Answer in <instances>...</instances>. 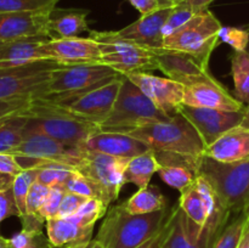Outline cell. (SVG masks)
I'll list each match as a JSON object with an SVG mask.
<instances>
[{"label":"cell","mask_w":249,"mask_h":248,"mask_svg":"<svg viewBox=\"0 0 249 248\" xmlns=\"http://www.w3.org/2000/svg\"><path fill=\"white\" fill-rule=\"evenodd\" d=\"M170 208L150 214H131L123 208L122 203L117 204L107 211L96 240L105 248L140 247L162 230Z\"/></svg>","instance_id":"obj_1"},{"label":"cell","mask_w":249,"mask_h":248,"mask_svg":"<svg viewBox=\"0 0 249 248\" xmlns=\"http://www.w3.org/2000/svg\"><path fill=\"white\" fill-rule=\"evenodd\" d=\"M192 169L209 182L221 206L231 215L246 211L249 204V158L223 163L203 155L195 158Z\"/></svg>","instance_id":"obj_2"},{"label":"cell","mask_w":249,"mask_h":248,"mask_svg":"<svg viewBox=\"0 0 249 248\" xmlns=\"http://www.w3.org/2000/svg\"><path fill=\"white\" fill-rule=\"evenodd\" d=\"M23 116L28 117L29 126L68 147L83 148L91 136L102 131L99 124L73 116L48 97L34 99Z\"/></svg>","instance_id":"obj_3"},{"label":"cell","mask_w":249,"mask_h":248,"mask_svg":"<svg viewBox=\"0 0 249 248\" xmlns=\"http://www.w3.org/2000/svg\"><path fill=\"white\" fill-rule=\"evenodd\" d=\"M125 134L142 141L155 152L174 153L186 158H198L204 155L206 145L196 129L181 114L142 128L131 129Z\"/></svg>","instance_id":"obj_4"},{"label":"cell","mask_w":249,"mask_h":248,"mask_svg":"<svg viewBox=\"0 0 249 248\" xmlns=\"http://www.w3.org/2000/svg\"><path fill=\"white\" fill-rule=\"evenodd\" d=\"M170 117L157 108L126 75H122V85L113 108L104 123L100 124V128L102 131L125 133L164 122Z\"/></svg>","instance_id":"obj_5"},{"label":"cell","mask_w":249,"mask_h":248,"mask_svg":"<svg viewBox=\"0 0 249 248\" xmlns=\"http://www.w3.org/2000/svg\"><path fill=\"white\" fill-rule=\"evenodd\" d=\"M89 36L99 44L101 62L113 68L119 74L158 70L152 50L125 39L118 31H89Z\"/></svg>","instance_id":"obj_6"},{"label":"cell","mask_w":249,"mask_h":248,"mask_svg":"<svg viewBox=\"0 0 249 248\" xmlns=\"http://www.w3.org/2000/svg\"><path fill=\"white\" fill-rule=\"evenodd\" d=\"M23 169L61 164L77 169L83 157L82 148L68 147L60 141L32 128L27 123L22 142L11 152Z\"/></svg>","instance_id":"obj_7"},{"label":"cell","mask_w":249,"mask_h":248,"mask_svg":"<svg viewBox=\"0 0 249 248\" xmlns=\"http://www.w3.org/2000/svg\"><path fill=\"white\" fill-rule=\"evenodd\" d=\"M221 23L209 9L195 15L172 35L164 39V49L182 51L195 56L208 66L209 58L218 45Z\"/></svg>","instance_id":"obj_8"},{"label":"cell","mask_w":249,"mask_h":248,"mask_svg":"<svg viewBox=\"0 0 249 248\" xmlns=\"http://www.w3.org/2000/svg\"><path fill=\"white\" fill-rule=\"evenodd\" d=\"M118 72L104 63L60 66L51 75L45 97L55 101L87 92L119 77Z\"/></svg>","instance_id":"obj_9"},{"label":"cell","mask_w":249,"mask_h":248,"mask_svg":"<svg viewBox=\"0 0 249 248\" xmlns=\"http://www.w3.org/2000/svg\"><path fill=\"white\" fill-rule=\"evenodd\" d=\"M60 63L39 61L17 67H0V100L45 97L53 72Z\"/></svg>","instance_id":"obj_10"},{"label":"cell","mask_w":249,"mask_h":248,"mask_svg":"<svg viewBox=\"0 0 249 248\" xmlns=\"http://www.w3.org/2000/svg\"><path fill=\"white\" fill-rule=\"evenodd\" d=\"M130 158L114 157L105 153L83 150V157L78 172L94 180L105 196L107 206L116 201L122 189L126 184L125 172Z\"/></svg>","instance_id":"obj_11"},{"label":"cell","mask_w":249,"mask_h":248,"mask_svg":"<svg viewBox=\"0 0 249 248\" xmlns=\"http://www.w3.org/2000/svg\"><path fill=\"white\" fill-rule=\"evenodd\" d=\"M121 85L122 75H119L101 87H97L77 96L61 101H55V100L53 101L57 102L62 108L72 113L73 116L100 125L111 113Z\"/></svg>","instance_id":"obj_12"},{"label":"cell","mask_w":249,"mask_h":248,"mask_svg":"<svg viewBox=\"0 0 249 248\" xmlns=\"http://www.w3.org/2000/svg\"><path fill=\"white\" fill-rule=\"evenodd\" d=\"M245 112L246 109L240 112H228L182 104L177 113L181 114L191 123L207 148L225 131L242 124Z\"/></svg>","instance_id":"obj_13"},{"label":"cell","mask_w":249,"mask_h":248,"mask_svg":"<svg viewBox=\"0 0 249 248\" xmlns=\"http://www.w3.org/2000/svg\"><path fill=\"white\" fill-rule=\"evenodd\" d=\"M126 77L155 104L157 108L169 116L177 114L184 104V85L170 78L158 77L150 72H135Z\"/></svg>","instance_id":"obj_14"},{"label":"cell","mask_w":249,"mask_h":248,"mask_svg":"<svg viewBox=\"0 0 249 248\" xmlns=\"http://www.w3.org/2000/svg\"><path fill=\"white\" fill-rule=\"evenodd\" d=\"M44 53L46 60L63 66L102 63L99 44L90 36L49 39L44 45Z\"/></svg>","instance_id":"obj_15"},{"label":"cell","mask_w":249,"mask_h":248,"mask_svg":"<svg viewBox=\"0 0 249 248\" xmlns=\"http://www.w3.org/2000/svg\"><path fill=\"white\" fill-rule=\"evenodd\" d=\"M153 53L158 70L184 87L213 77L208 66L189 53L164 48L153 50Z\"/></svg>","instance_id":"obj_16"},{"label":"cell","mask_w":249,"mask_h":248,"mask_svg":"<svg viewBox=\"0 0 249 248\" xmlns=\"http://www.w3.org/2000/svg\"><path fill=\"white\" fill-rule=\"evenodd\" d=\"M184 105L228 112L245 111L247 107L214 77L184 87Z\"/></svg>","instance_id":"obj_17"},{"label":"cell","mask_w":249,"mask_h":248,"mask_svg":"<svg viewBox=\"0 0 249 248\" xmlns=\"http://www.w3.org/2000/svg\"><path fill=\"white\" fill-rule=\"evenodd\" d=\"M51 10L27 12H0V43L26 36H50Z\"/></svg>","instance_id":"obj_18"},{"label":"cell","mask_w":249,"mask_h":248,"mask_svg":"<svg viewBox=\"0 0 249 248\" xmlns=\"http://www.w3.org/2000/svg\"><path fill=\"white\" fill-rule=\"evenodd\" d=\"M173 9L174 6L160 7L157 11L143 15L135 22L118 31V33L125 39H129L152 51L163 49L164 48L163 27L172 14Z\"/></svg>","instance_id":"obj_19"},{"label":"cell","mask_w":249,"mask_h":248,"mask_svg":"<svg viewBox=\"0 0 249 248\" xmlns=\"http://www.w3.org/2000/svg\"><path fill=\"white\" fill-rule=\"evenodd\" d=\"M49 36L36 35L0 43V67H17L45 61L44 45Z\"/></svg>","instance_id":"obj_20"},{"label":"cell","mask_w":249,"mask_h":248,"mask_svg":"<svg viewBox=\"0 0 249 248\" xmlns=\"http://www.w3.org/2000/svg\"><path fill=\"white\" fill-rule=\"evenodd\" d=\"M50 245L55 248H87L92 241L94 226H85L72 218H53L45 221Z\"/></svg>","instance_id":"obj_21"},{"label":"cell","mask_w":249,"mask_h":248,"mask_svg":"<svg viewBox=\"0 0 249 248\" xmlns=\"http://www.w3.org/2000/svg\"><path fill=\"white\" fill-rule=\"evenodd\" d=\"M82 150L94 151L122 158H133L150 148L134 136L117 131H100L84 143Z\"/></svg>","instance_id":"obj_22"},{"label":"cell","mask_w":249,"mask_h":248,"mask_svg":"<svg viewBox=\"0 0 249 248\" xmlns=\"http://www.w3.org/2000/svg\"><path fill=\"white\" fill-rule=\"evenodd\" d=\"M218 162L233 163L249 158V128L240 125L225 131L204 151Z\"/></svg>","instance_id":"obj_23"},{"label":"cell","mask_w":249,"mask_h":248,"mask_svg":"<svg viewBox=\"0 0 249 248\" xmlns=\"http://www.w3.org/2000/svg\"><path fill=\"white\" fill-rule=\"evenodd\" d=\"M88 14L89 11L87 10L53 7L49 16V32L51 39L75 38L89 31Z\"/></svg>","instance_id":"obj_24"},{"label":"cell","mask_w":249,"mask_h":248,"mask_svg":"<svg viewBox=\"0 0 249 248\" xmlns=\"http://www.w3.org/2000/svg\"><path fill=\"white\" fill-rule=\"evenodd\" d=\"M162 164L158 160L157 155L153 150H148L141 155L130 158L126 167V182H131L139 189L148 186L153 175L158 173Z\"/></svg>","instance_id":"obj_25"},{"label":"cell","mask_w":249,"mask_h":248,"mask_svg":"<svg viewBox=\"0 0 249 248\" xmlns=\"http://www.w3.org/2000/svg\"><path fill=\"white\" fill-rule=\"evenodd\" d=\"M122 206L131 214H150L167 208V199L160 187L148 185L143 189H139L138 192L124 201Z\"/></svg>","instance_id":"obj_26"},{"label":"cell","mask_w":249,"mask_h":248,"mask_svg":"<svg viewBox=\"0 0 249 248\" xmlns=\"http://www.w3.org/2000/svg\"><path fill=\"white\" fill-rule=\"evenodd\" d=\"M231 73L235 84V97L249 105V53L235 51L231 56Z\"/></svg>","instance_id":"obj_27"},{"label":"cell","mask_w":249,"mask_h":248,"mask_svg":"<svg viewBox=\"0 0 249 248\" xmlns=\"http://www.w3.org/2000/svg\"><path fill=\"white\" fill-rule=\"evenodd\" d=\"M28 117L15 116L0 122V153H11L24 136Z\"/></svg>","instance_id":"obj_28"},{"label":"cell","mask_w":249,"mask_h":248,"mask_svg":"<svg viewBox=\"0 0 249 248\" xmlns=\"http://www.w3.org/2000/svg\"><path fill=\"white\" fill-rule=\"evenodd\" d=\"M178 204L190 220L197 224L201 229L204 228L207 220H208V209H207L203 197L201 196L198 189H197L196 181H195L194 186L180 194Z\"/></svg>","instance_id":"obj_29"},{"label":"cell","mask_w":249,"mask_h":248,"mask_svg":"<svg viewBox=\"0 0 249 248\" xmlns=\"http://www.w3.org/2000/svg\"><path fill=\"white\" fill-rule=\"evenodd\" d=\"M62 187L65 189L66 192L77 194L88 199L97 198L105 202V196L101 187L94 180L90 179L89 177H87L83 173L78 172V170H72V173L67 177Z\"/></svg>","instance_id":"obj_30"},{"label":"cell","mask_w":249,"mask_h":248,"mask_svg":"<svg viewBox=\"0 0 249 248\" xmlns=\"http://www.w3.org/2000/svg\"><path fill=\"white\" fill-rule=\"evenodd\" d=\"M247 224L248 215L246 212H242L238 215L231 218V220L214 242L213 248H237L247 229Z\"/></svg>","instance_id":"obj_31"},{"label":"cell","mask_w":249,"mask_h":248,"mask_svg":"<svg viewBox=\"0 0 249 248\" xmlns=\"http://www.w3.org/2000/svg\"><path fill=\"white\" fill-rule=\"evenodd\" d=\"M38 174V168H29V169H23L18 175L14 177L12 192H14V198L15 202H16L17 209L19 212L18 218L26 215L27 197H28V192L31 190L32 185L36 181Z\"/></svg>","instance_id":"obj_32"},{"label":"cell","mask_w":249,"mask_h":248,"mask_svg":"<svg viewBox=\"0 0 249 248\" xmlns=\"http://www.w3.org/2000/svg\"><path fill=\"white\" fill-rule=\"evenodd\" d=\"M107 211H108V206L104 201L97 198H89L71 218L82 225L95 226L99 219L105 218Z\"/></svg>","instance_id":"obj_33"},{"label":"cell","mask_w":249,"mask_h":248,"mask_svg":"<svg viewBox=\"0 0 249 248\" xmlns=\"http://www.w3.org/2000/svg\"><path fill=\"white\" fill-rule=\"evenodd\" d=\"M189 218L178 204L174 228L162 248H189Z\"/></svg>","instance_id":"obj_34"},{"label":"cell","mask_w":249,"mask_h":248,"mask_svg":"<svg viewBox=\"0 0 249 248\" xmlns=\"http://www.w3.org/2000/svg\"><path fill=\"white\" fill-rule=\"evenodd\" d=\"M58 0H0V12L45 11L56 7Z\"/></svg>","instance_id":"obj_35"},{"label":"cell","mask_w":249,"mask_h":248,"mask_svg":"<svg viewBox=\"0 0 249 248\" xmlns=\"http://www.w3.org/2000/svg\"><path fill=\"white\" fill-rule=\"evenodd\" d=\"M39 174L36 181L48 187H62L67 177L74 170L73 168L61 164H49L38 168Z\"/></svg>","instance_id":"obj_36"},{"label":"cell","mask_w":249,"mask_h":248,"mask_svg":"<svg viewBox=\"0 0 249 248\" xmlns=\"http://www.w3.org/2000/svg\"><path fill=\"white\" fill-rule=\"evenodd\" d=\"M12 248H51L48 236H44L43 231H32L22 229L15 233L11 238Z\"/></svg>","instance_id":"obj_37"},{"label":"cell","mask_w":249,"mask_h":248,"mask_svg":"<svg viewBox=\"0 0 249 248\" xmlns=\"http://www.w3.org/2000/svg\"><path fill=\"white\" fill-rule=\"evenodd\" d=\"M49 192H50V187L45 186V185L40 184V182L38 181L34 182V184L32 185L31 190H29L28 197H27L26 215L24 216H36V218L41 219L40 216H39V211H40L41 207H43ZM24 216H22V218H24ZM41 220H43V219H41Z\"/></svg>","instance_id":"obj_38"},{"label":"cell","mask_w":249,"mask_h":248,"mask_svg":"<svg viewBox=\"0 0 249 248\" xmlns=\"http://www.w3.org/2000/svg\"><path fill=\"white\" fill-rule=\"evenodd\" d=\"M198 14V12H197ZM196 15V12L192 11L189 7L184 6L181 4H177L173 9L172 14L168 17L167 22H165L164 27H163V36L164 39L167 36L172 35L175 31L180 28V27L184 26L187 21L192 18V17Z\"/></svg>","instance_id":"obj_39"},{"label":"cell","mask_w":249,"mask_h":248,"mask_svg":"<svg viewBox=\"0 0 249 248\" xmlns=\"http://www.w3.org/2000/svg\"><path fill=\"white\" fill-rule=\"evenodd\" d=\"M247 29L235 28V27H221L219 32V40L229 44L235 51H246L248 45Z\"/></svg>","instance_id":"obj_40"},{"label":"cell","mask_w":249,"mask_h":248,"mask_svg":"<svg viewBox=\"0 0 249 248\" xmlns=\"http://www.w3.org/2000/svg\"><path fill=\"white\" fill-rule=\"evenodd\" d=\"M65 194L66 191L63 187H51L43 207L39 211V216L44 221L49 220V219L57 218L58 211H60V207L61 203H62L63 197H65Z\"/></svg>","instance_id":"obj_41"},{"label":"cell","mask_w":249,"mask_h":248,"mask_svg":"<svg viewBox=\"0 0 249 248\" xmlns=\"http://www.w3.org/2000/svg\"><path fill=\"white\" fill-rule=\"evenodd\" d=\"M34 99L0 100V122L15 116H23L32 106Z\"/></svg>","instance_id":"obj_42"},{"label":"cell","mask_w":249,"mask_h":248,"mask_svg":"<svg viewBox=\"0 0 249 248\" xmlns=\"http://www.w3.org/2000/svg\"><path fill=\"white\" fill-rule=\"evenodd\" d=\"M177 212H178V204H175V206H173L172 208H170L169 216H168L167 221H165L162 230H160L157 235H155L152 238L146 241L143 245H141L140 247L138 248H162L163 246H164L165 241H167L168 237H169L173 228H174L175 218H177Z\"/></svg>","instance_id":"obj_43"},{"label":"cell","mask_w":249,"mask_h":248,"mask_svg":"<svg viewBox=\"0 0 249 248\" xmlns=\"http://www.w3.org/2000/svg\"><path fill=\"white\" fill-rule=\"evenodd\" d=\"M87 201L88 198H85V197L79 196L77 194H72V192H66L62 203H61L60 211H58L57 218H71L79 211L80 207Z\"/></svg>","instance_id":"obj_44"},{"label":"cell","mask_w":249,"mask_h":248,"mask_svg":"<svg viewBox=\"0 0 249 248\" xmlns=\"http://www.w3.org/2000/svg\"><path fill=\"white\" fill-rule=\"evenodd\" d=\"M10 216H19V212L14 198L12 187L0 191V223Z\"/></svg>","instance_id":"obj_45"},{"label":"cell","mask_w":249,"mask_h":248,"mask_svg":"<svg viewBox=\"0 0 249 248\" xmlns=\"http://www.w3.org/2000/svg\"><path fill=\"white\" fill-rule=\"evenodd\" d=\"M23 170L17 158L11 153H0V174L16 177Z\"/></svg>","instance_id":"obj_46"},{"label":"cell","mask_w":249,"mask_h":248,"mask_svg":"<svg viewBox=\"0 0 249 248\" xmlns=\"http://www.w3.org/2000/svg\"><path fill=\"white\" fill-rule=\"evenodd\" d=\"M128 1L140 12L141 16L157 11L162 7L158 0H128Z\"/></svg>","instance_id":"obj_47"},{"label":"cell","mask_w":249,"mask_h":248,"mask_svg":"<svg viewBox=\"0 0 249 248\" xmlns=\"http://www.w3.org/2000/svg\"><path fill=\"white\" fill-rule=\"evenodd\" d=\"M214 0H181L179 4L184 5V6L191 9L194 12H201L208 9L209 5L213 2Z\"/></svg>","instance_id":"obj_48"},{"label":"cell","mask_w":249,"mask_h":248,"mask_svg":"<svg viewBox=\"0 0 249 248\" xmlns=\"http://www.w3.org/2000/svg\"><path fill=\"white\" fill-rule=\"evenodd\" d=\"M12 182H14V177L0 174V191H4V190L12 187Z\"/></svg>","instance_id":"obj_49"},{"label":"cell","mask_w":249,"mask_h":248,"mask_svg":"<svg viewBox=\"0 0 249 248\" xmlns=\"http://www.w3.org/2000/svg\"><path fill=\"white\" fill-rule=\"evenodd\" d=\"M237 248H249V229H246Z\"/></svg>","instance_id":"obj_50"},{"label":"cell","mask_w":249,"mask_h":248,"mask_svg":"<svg viewBox=\"0 0 249 248\" xmlns=\"http://www.w3.org/2000/svg\"><path fill=\"white\" fill-rule=\"evenodd\" d=\"M180 1H181V0H158V2H160L162 7L175 6V5L179 4Z\"/></svg>","instance_id":"obj_51"},{"label":"cell","mask_w":249,"mask_h":248,"mask_svg":"<svg viewBox=\"0 0 249 248\" xmlns=\"http://www.w3.org/2000/svg\"><path fill=\"white\" fill-rule=\"evenodd\" d=\"M0 248H12L10 238H6L0 235Z\"/></svg>","instance_id":"obj_52"},{"label":"cell","mask_w":249,"mask_h":248,"mask_svg":"<svg viewBox=\"0 0 249 248\" xmlns=\"http://www.w3.org/2000/svg\"><path fill=\"white\" fill-rule=\"evenodd\" d=\"M51 248H55V247H53V246H51ZM87 248H105V247L102 246L101 242H99V241L95 238V240H92L91 242L89 243V246H88Z\"/></svg>","instance_id":"obj_53"},{"label":"cell","mask_w":249,"mask_h":248,"mask_svg":"<svg viewBox=\"0 0 249 248\" xmlns=\"http://www.w3.org/2000/svg\"><path fill=\"white\" fill-rule=\"evenodd\" d=\"M242 125H245V126H247V128H249V105H248L247 107H246L245 118H243Z\"/></svg>","instance_id":"obj_54"},{"label":"cell","mask_w":249,"mask_h":248,"mask_svg":"<svg viewBox=\"0 0 249 248\" xmlns=\"http://www.w3.org/2000/svg\"><path fill=\"white\" fill-rule=\"evenodd\" d=\"M246 213H247V215H248V224H247V229H249V204H248V207L247 208H246Z\"/></svg>","instance_id":"obj_55"},{"label":"cell","mask_w":249,"mask_h":248,"mask_svg":"<svg viewBox=\"0 0 249 248\" xmlns=\"http://www.w3.org/2000/svg\"><path fill=\"white\" fill-rule=\"evenodd\" d=\"M247 32H248V36H249V27L247 28ZM246 51H248L249 53V39H248V45H247V49H246Z\"/></svg>","instance_id":"obj_56"}]
</instances>
